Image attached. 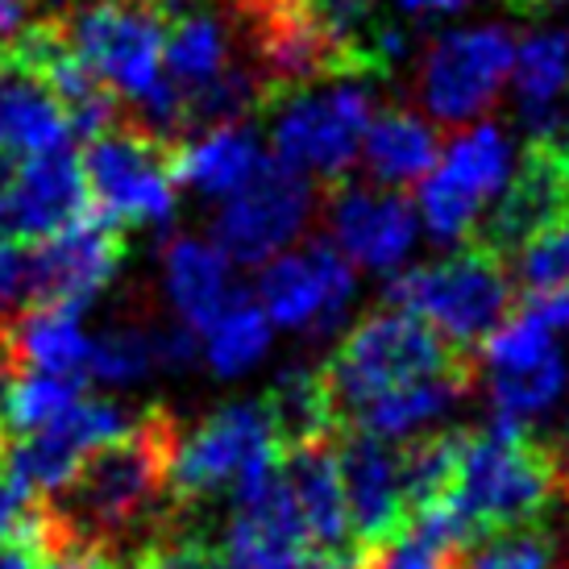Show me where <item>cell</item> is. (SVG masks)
I'll return each instance as SVG.
<instances>
[{"label":"cell","mask_w":569,"mask_h":569,"mask_svg":"<svg viewBox=\"0 0 569 569\" xmlns=\"http://www.w3.org/2000/svg\"><path fill=\"white\" fill-rule=\"evenodd\" d=\"M179 441V420L162 403L142 408L126 432L96 445L80 458L63 487L38 499L47 520L50 549H104L138 537V528H162L174 520L171 503V458Z\"/></svg>","instance_id":"6da1fadb"},{"label":"cell","mask_w":569,"mask_h":569,"mask_svg":"<svg viewBox=\"0 0 569 569\" xmlns=\"http://www.w3.org/2000/svg\"><path fill=\"white\" fill-rule=\"evenodd\" d=\"M470 540L516 528V523L553 520L569 503L566 461L549 441H537L516 420L495 416L487 428L461 437L458 478L449 487Z\"/></svg>","instance_id":"7a4b0ae2"},{"label":"cell","mask_w":569,"mask_h":569,"mask_svg":"<svg viewBox=\"0 0 569 569\" xmlns=\"http://www.w3.org/2000/svg\"><path fill=\"white\" fill-rule=\"evenodd\" d=\"M387 308L420 317L461 353H478L490 332L516 312V283L503 258L466 241L441 262H425L391 279Z\"/></svg>","instance_id":"3957f363"},{"label":"cell","mask_w":569,"mask_h":569,"mask_svg":"<svg viewBox=\"0 0 569 569\" xmlns=\"http://www.w3.org/2000/svg\"><path fill=\"white\" fill-rule=\"evenodd\" d=\"M475 362L478 353L453 349L420 317L399 312V308H382V312H370L366 320H358L320 370H325V382L332 391V403L349 425L353 411L370 403L375 396H382V391H391V387Z\"/></svg>","instance_id":"277c9868"},{"label":"cell","mask_w":569,"mask_h":569,"mask_svg":"<svg viewBox=\"0 0 569 569\" xmlns=\"http://www.w3.org/2000/svg\"><path fill=\"white\" fill-rule=\"evenodd\" d=\"M67 47L121 104L138 109L162 88L167 17L150 0H83L54 17Z\"/></svg>","instance_id":"5b68a950"},{"label":"cell","mask_w":569,"mask_h":569,"mask_svg":"<svg viewBox=\"0 0 569 569\" xmlns=\"http://www.w3.org/2000/svg\"><path fill=\"white\" fill-rule=\"evenodd\" d=\"M174 159L179 142L138 121H112L83 146V183L96 212L126 224H162L174 217Z\"/></svg>","instance_id":"8992f818"},{"label":"cell","mask_w":569,"mask_h":569,"mask_svg":"<svg viewBox=\"0 0 569 569\" xmlns=\"http://www.w3.org/2000/svg\"><path fill=\"white\" fill-rule=\"evenodd\" d=\"M274 159L320 179L325 188L346 183L349 167L362 154V133L375 117V96L362 83L337 80L325 92H291L267 104Z\"/></svg>","instance_id":"52a82bcc"},{"label":"cell","mask_w":569,"mask_h":569,"mask_svg":"<svg viewBox=\"0 0 569 569\" xmlns=\"http://www.w3.org/2000/svg\"><path fill=\"white\" fill-rule=\"evenodd\" d=\"M279 458V441L267 420L262 399L229 403L208 420L179 432L171 458V503L174 516H188L196 507L217 503V495L233 490L246 470L258 461Z\"/></svg>","instance_id":"ba28073f"},{"label":"cell","mask_w":569,"mask_h":569,"mask_svg":"<svg viewBox=\"0 0 569 569\" xmlns=\"http://www.w3.org/2000/svg\"><path fill=\"white\" fill-rule=\"evenodd\" d=\"M317 208L312 179L283 159H262L212 221V238L224 258L241 267L270 262L300 233Z\"/></svg>","instance_id":"9c48e42d"},{"label":"cell","mask_w":569,"mask_h":569,"mask_svg":"<svg viewBox=\"0 0 569 569\" xmlns=\"http://www.w3.org/2000/svg\"><path fill=\"white\" fill-rule=\"evenodd\" d=\"M511 59H516V42L503 26L445 33L425 50L416 71L420 104L445 126H470L503 92Z\"/></svg>","instance_id":"30bf717a"},{"label":"cell","mask_w":569,"mask_h":569,"mask_svg":"<svg viewBox=\"0 0 569 569\" xmlns=\"http://www.w3.org/2000/svg\"><path fill=\"white\" fill-rule=\"evenodd\" d=\"M511 174V146L495 126L466 129L458 142L445 150L441 167L420 179L416 204L428 233L437 241H461L475 233L478 217L503 191Z\"/></svg>","instance_id":"8fae6325"},{"label":"cell","mask_w":569,"mask_h":569,"mask_svg":"<svg viewBox=\"0 0 569 569\" xmlns=\"http://www.w3.org/2000/svg\"><path fill=\"white\" fill-rule=\"evenodd\" d=\"M233 511L221 528L217 553L229 569H300L312 549L279 458L258 461L233 490Z\"/></svg>","instance_id":"7c38bea8"},{"label":"cell","mask_w":569,"mask_h":569,"mask_svg":"<svg viewBox=\"0 0 569 569\" xmlns=\"http://www.w3.org/2000/svg\"><path fill=\"white\" fill-rule=\"evenodd\" d=\"M26 253H30L26 308L30 303H63V308L83 312L117 279L129 253V238L121 224L92 208L76 224L26 246Z\"/></svg>","instance_id":"4fadbf2b"},{"label":"cell","mask_w":569,"mask_h":569,"mask_svg":"<svg viewBox=\"0 0 569 569\" xmlns=\"http://www.w3.org/2000/svg\"><path fill=\"white\" fill-rule=\"evenodd\" d=\"M337 475L346 490L349 532L353 553L375 557L408 528V499H403V470L399 449L382 437H370L362 428L346 425L332 441Z\"/></svg>","instance_id":"5bb4252c"},{"label":"cell","mask_w":569,"mask_h":569,"mask_svg":"<svg viewBox=\"0 0 569 569\" xmlns=\"http://www.w3.org/2000/svg\"><path fill=\"white\" fill-rule=\"evenodd\" d=\"M353 300L349 258L329 241H312L303 250L274 253L258 274V303L270 325L325 337L341 325Z\"/></svg>","instance_id":"9a60e30c"},{"label":"cell","mask_w":569,"mask_h":569,"mask_svg":"<svg viewBox=\"0 0 569 569\" xmlns=\"http://www.w3.org/2000/svg\"><path fill=\"white\" fill-rule=\"evenodd\" d=\"M88 212L92 204H88L80 159L71 154V146L47 150V154L17 162L13 183L0 196V238L33 246L76 224Z\"/></svg>","instance_id":"2e32d148"},{"label":"cell","mask_w":569,"mask_h":569,"mask_svg":"<svg viewBox=\"0 0 569 569\" xmlns=\"http://www.w3.org/2000/svg\"><path fill=\"white\" fill-rule=\"evenodd\" d=\"M325 191L337 250L370 270H391L403 262L416 241V208L403 191H370L349 183Z\"/></svg>","instance_id":"e0dca14e"},{"label":"cell","mask_w":569,"mask_h":569,"mask_svg":"<svg viewBox=\"0 0 569 569\" xmlns=\"http://www.w3.org/2000/svg\"><path fill=\"white\" fill-rule=\"evenodd\" d=\"M63 146H71V121L59 96L9 42H0V154L33 159Z\"/></svg>","instance_id":"ac0fdd59"},{"label":"cell","mask_w":569,"mask_h":569,"mask_svg":"<svg viewBox=\"0 0 569 569\" xmlns=\"http://www.w3.org/2000/svg\"><path fill=\"white\" fill-rule=\"evenodd\" d=\"M279 470H283V482L291 490V503L300 511L308 545L320 549V557H358L353 553L346 490H341V475H337L332 441L279 449Z\"/></svg>","instance_id":"d6986e66"},{"label":"cell","mask_w":569,"mask_h":569,"mask_svg":"<svg viewBox=\"0 0 569 569\" xmlns=\"http://www.w3.org/2000/svg\"><path fill=\"white\" fill-rule=\"evenodd\" d=\"M475 382H478V362L403 382V387H391V391L375 396L370 403H362V408L349 416V425L370 432V437H382V441L391 445L411 441V437H420L425 428H432L437 420H445L449 411L458 408V399L470 396Z\"/></svg>","instance_id":"ffe728a7"},{"label":"cell","mask_w":569,"mask_h":569,"mask_svg":"<svg viewBox=\"0 0 569 569\" xmlns=\"http://www.w3.org/2000/svg\"><path fill=\"white\" fill-rule=\"evenodd\" d=\"M9 341L21 366L54 379H88V353L92 337L83 332L80 312L63 303H30L9 320Z\"/></svg>","instance_id":"44dd1931"},{"label":"cell","mask_w":569,"mask_h":569,"mask_svg":"<svg viewBox=\"0 0 569 569\" xmlns=\"http://www.w3.org/2000/svg\"><path fill=\"white\" fill-rule=\"evenodd\" d=\"M441 159V138L411 109H382L362 133V162L382 188H411Z\"/></svg>","instance_id":"7402d4cb"},{"label":"cell","mask_w":569,"mask_h":569,"mask_svg":"<svg viewBox=\"0 0 569 569\" xmlns=\"http://www.w3.org/2000/svg\"><path fill=\"white\" fill-rule=\"evenodd\" d=\"M262 408H267V420L274 428L279 449L337 441V432L346 428L320 366H296V370L279 375V382L262 396Z\"/></svg>","instance_id":"603a6c76"},{"label":"cell","mask_w":569,"mask_h":569,"mask_svg":"<svg viewBox=\"0 0 569 569\" xmlns=\"http://www.w3.org/2000/svg\"><path fill=\"white\" fill-rule=\"evenodd\" d=\"M167 296L188 329L204 332L229 303V262L217 246L174 238L167 250Z\"/></svg>","instance_id":"cb8c5ba5"},{"label":"cell","mask_w":569,"mask_h":569,"mask_svg":"<svg viewBox=\"0 0 569 569\" xmlns=\"http://www.w3.org/2000/svg\"><path fill=\"white\" fill-rule=\"evenodd\" d=\"M262 162L258 138L246 126H217L204 129V138L179 142L174 179L204 196H233Z\"/></svg>","instance_id":"d4e9b609"},{"label":"cell","mask_w":569,"mask_h":569,"mask_svg":"<svg viewBox=\"0 0 569 569\" xmlns=\"http://www.w3.org/2000/svg\"><path fill=\"white\" fill-rule=\"evenodd\" d=\"M162 63L171 67V83L183 92V100L204 92L229 71V26L204 9L171 17L162 33Z\"/></svg>","instance_id":"484cf974"},{"label":"cell","mask_w":569,"mask_h":569,"mask_svg":"<svg viewBox=\"0 0 569 569\" xmlns=\"http://www.w3.org/2000/svg\"><path fill=\"white\" fill-rule=\"evenodd\" d=\"M511 76H516L520 109H523V117H528L532 133H549V129H557V121H553L557 96L566 92V83H569V38L566 33H532L523 47H516Z\"/></svg>","instance_id":"4316f807"},{"label":"cell","mask_w":569,"mask_h":569,"mask_svg":"<svg viewBox=\"0 0 569 569\" xmlns=\"http://www.w3.org/2000/svg\"><path fill=\"white\" fill-rule=\"evenodd\" d=\"M204 358L217 379H238L270 349V317L250 296H229L221 317L208 325Z\"/></svg>","instance_id":"83f0119b"},{"label":"cell","mask_w":569,"mask_h":569,"mask_svg":"<svg viewBox=\"0 0 569 569\" xmlns=\"http://www.w3.org/2000/svg\"><path fill=\"white\" fill-rule=\"evenodd\" d=\"M461 569H561V528L537 520L487 532L470 540Z\"/></svg>","instance_id":"f1b7e54d"},{"label":"cell","mask_w":569,"mask_h":569,"mask_svg":"<svg viewBox=\"0 0 569 569\" xmlns=\"http://www.w3.org/2000/svg\"><path fill=\"white\" fill-rule=\"evenodd\" d=\"M566 391V362L561 353H549L540 362L507 366V370H490V396H495V416L528 425L540 411H549L557 396Z\"/></svg>","instance_id":"f546056e"},{"label":"cell","mask_w":569,"mask_h":569,"mask_svg":"<svg viewBox=\"0 0 569 569\" xmlns=\"http://www.w3.org/2000/svg\"><path fill=\"white\" fill-rule=\"evenodd\" d=\"M461 437H466L461 428H449V432H420V437H411L408 449H399L408 516L416 507H425V503H432V499L449 495L453 478H458Z\"/></svg>","instance_id":"4dcf8cb0"},{"label":"cell","mask_w":569,"mask_h":569,"mask_svg":"<svg viewBox=\"0 0 569 569\" xmlns=\"http://www.w3.org/2000/svg\"><path fill=\"white\" fill-rule=\"evenodd\" d=\"M154 332L138 329V325H121L109 329L100 341H92L88 353V379L112 382V387H126L138 382L154 370Z\"/></svg>","instance_id":"1f68e13d"},{"label":"cell","mask_w":569,"mask_h":569,"mask_svg":"<svg viewBox=\"0 0 569 569\" xmlns=\"http://www.w3.org/2000/svg\"><path fill=\"white\" fill-rule=\"evenodd\" d=\"M83 382L76 379H54V375H30V379H17L9 391V408H4V428L13 437L38 432L47 428L59 411H67L76 399L83 396Z\"/></svg>","instance_id":"d6a6232c"},{"label":"cell","mask_w":569,"mask_h":569,"mask_svg":"<svg viewBox=\"0 0 569 569\" xmlns=\"http://www.w3.org/2000/svg\"><path fill=\"white\" fill-rule=\"evenodd\" d=\"M507 267H516V279L523 283V291L569 283V212L537 229L520 250L511 253Z\"/></svg>","instance_id":"836d02e7"},{"label":"cell","mask_w":569,"mask_h":569,"mask_svg":"<svg viewBox=\"0 0 569 569\" xmlns=\"http://www.w3.org/2000/svg\"><path fill=\"white\" fill-rule=\"evenodd\" d=\"M133 569H229L217 553V540H204L196 528H174V520L150 537L142 553L133 557Z\"/></svg>","instance_id":"e575fe53"},{"label":"cell","mask_w":569,"mask_h":569,"mask_svg":"<svg viewBox=\"0 0 569 569\" xmlns=\"http://www.w3.org/2000/svg\"><path fill=\"white\" fill-rule=\"evenodd\" d=\"M42 557H47V520H42V503H38L26 528L0 545V569H42Z\"/></svg>","instance_id":"d590c367"},{"label":"cell","mask_w":569,"mask_h":569,"mask_svg":"<svg viewBox=\"0 0 569 569\" xmlns=\"http://www.w3.org/2000/svg\"><path fill=\"white\" fill-rule=\"evenodd\" d=\"M516 312L528 317L532 325H540V329L569 332V283L523 291V300H516Z\"/></svg>","instance_id":"8d00e7d4"},{"label":"cell","mask_w":569,"mask_h":569,"mask_svg":"<svg viewBox=\"0 0 569 569\" xmlns=\"http://www.w3.org/2000/svg\"><path fill=\"white\" fill-rule=\"evenodd\" d=\"M33 507H38V499H33V495H26L13 478L0 470V545H4V540H13L17 532L26 528V520H30Z\"/></svg>","instance_id":"74e56055"},{"label":"cell","mask_w":569,"mask_h":569,"mask_svg":"<svg viewBox=\"0 0 569 569\" xmlns=\"http://www.w3.org/2000/svg\"><path fill=\"white\" fill-rule=\"evenodd\" d=\"M17 379H21V362L9 341V320H0V428H4V408H9V391Z\"/></svg>","instance_id":"f35d334b"},{"label":"cell","mask_w":569,"mask_h":569,"mask_svg":"<svg viewBox=\"0 0 569 569\" xmlns=\"http://www.w3.org/2000/svg\"><path fill=\"white\" fill-rule=\"evenodd\" d=\"M408 17H441V13H458L470 0H396Z\"/></svg>","instance_id":"ab89813d"},{"label":"cell","mask_w":569,"mask_h":569,"mask_svg":"<svg viewBox=\"0 0 569 569\" xmlns=\"http://www.w3.org/2000/svg\"><path fill=\"white\" fill-rule=\"evenodd\" d=\"M33 0H0V42L4 38H13L17 26L26 21V13H30Z\"/></svg>","instance_id":"60d3db41"},{"label":"cell","mask_w":569,"mask_h":569,"mask_svg":"<svg viewBox=\"0 0 569 569\" xmlns=\"http://www.w3.org/2000/svg\"><path fill=\"white\" fill-rule=\"evenodd\" d=\"M300 569H366V557H320Z\"/></svg>","instance_id":"b9f144b4"},{"label":"cell","mask_w":569,"mask_h":569,"mask_svg":"<svg viewBox=\"0 0 569 569\" xmlns=\"http://www.w3.org/2000/svg\"><path fill=\"white\" fill-rule=\"evenodd\" d=\"M511 9H520V13H540V9H553L561 0H507Z\"/></svg>","instance_id":"7bdbcfd3"},{"label":"cell","mask_w":569,"mask_h":569,"mask_svg":"<svg viewBox=\"0 0 569 569\" xmlns=\"http://www.w3.org/2000/svg\"><path fill=\"white\" fill-rule=\"evenodd\" d=\"M549 133H557V129H549ZM557 138H561V142L569 146V121H566V133H557Z\"/></svg>","instance_id":"ee69618b"},{"label":"cell","mask_w":569,"mask_h":569,"mask_svg":"<svg viewBox=\"0 0 569 569\" xmlns=\"http://www.w3.org/2000/svg\"><path fill=\"white\" fill-rule=\"evenodd\" d=\"M0 320H4V317H0Z\"/></svg>","instance_id":"f6af8a7d"},{"label":"cell","mask_w":569,"mask_h":569,"mask_svg":"<svg viewBox=\"0 0 569 569\" xmlns=\"http://www.w3.org/2000/svg\"><path fill=\"white\" fill-rule=\"evenodd\" d=\"M221 4H224V0H221Z\"/></svg>","instance_id":"bcb514c9"}]
</instances>
